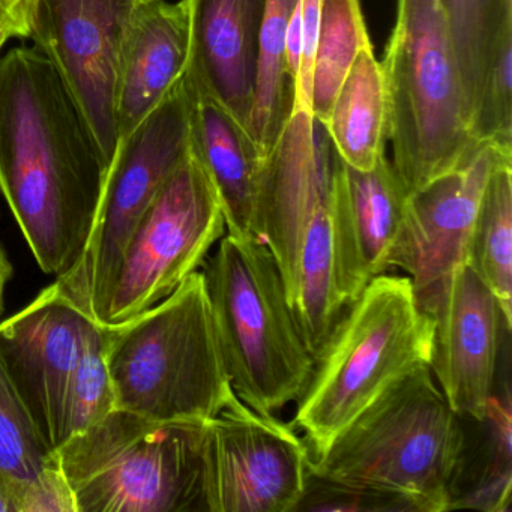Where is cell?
Segmentation results:
<instances>
[{"mask_svg":"<svg viewBox=\"0 0 512 512\" xmlns=\"http://www.w3.org/2000/svg\"><path fill=\"white\" fill-rule=\"evenodd\" d=\"M310 448L292 424L232 398L200 434L202 512H292L311 469Z\"/></svg>","mask_w":512,"mask_h":512,"instance_id":"30bf717a","label":"cell"},{"mask_svg":"<svg viewBox=\"0 0 512 512\" xmlns=\"http://www.w3.org/2000/svg\"><path fill=\"white\" fill-rule=\"evenodd\" d=\"M439 5L457 62L472 133L494 56L500 44L512 37V0H439Z\"/></svg>","mask_w":512,"mask_h":512,"instance_id":"44dd1931","label":"cell"},{"mask_svg":"<svg viewBox=\"0 0 512 512\" xmlns=\"http://www.w3.org/2000/svg\"><path fill=\"white\" fill-rule=\"evenodd\" d=\"M224 232L220 199L191 142L125 245L101 325L127 322L175 292Z\"/></svg>","mask_w":512,"mask_h":512,"instance_id":"9c48e42d","label":"cell"},{"mask_svg":"<svg viewBox=\"0 0 512 512\" xmlns=\"http://www.w3.org/2000/svg\"><path fill=\"white\" fill-rule=\"evenodd\" d=\"M200 272L239 400L265 415L298 401L316 361L268 245L256 236L227 233Z\"/></svg>","mask_w":512,"mask_h":512,"instance_id":"5b68a950","label":"cell"},{"mask_svg":"<svg viewBox=\"0 0 512 512\" xmlns=\"http://www.w3.org/2000/svg\"><path fill=\"white\" fill-rule=\"evenodd\" d=\"M202 424L113 409L56 454L77 512H202Z\"/></svg>","mask_w":512,"mask_h":512,"instance_id":"52a82bcc","label":"cell"},{"mask_svg":"<svg viewBox=\"0 0 512 512\" xmlns=\"http://www.w3.org/2000/svg\"><path fill=\"white\" fill-rule=\"evenodd\" d=\"M332 160L325 124L296 107L260 170L254 235L274 254L290 307L298 293L305 232L331 191Z\"/></svg>","mask_w":512,"mask_h":512,"instance_id":"4fadbf2b","label":"cell"},{"mask_svg":"<svg viewBox=\"0 0 512 512\" xmlns=\"http://www.w3.org/2000/svg\"><path fill=\"white\" fill-rule=\"evenodd\" d=\"M11 275H13V266H11L5 251L0 247V314H2V307H4L5 286L10 281Z\"/></svg>","mask_w":512,"mask_h":512,"instance_id":"836d02e7","label":"cell"},{"mask_svg":"<svg viewBox=\"0 0 512 512\" xmlns=\"http://www.w3.org/2000/svg\"><path fill=\"white\" fill-rule=\"evenodd\" d=\"M296 4L298 0H265L253 107L248 122V131L263 160L280 139L295 109V85L287 70L286 41Z\"/></svg>","mask_w":512,"mask_h":512,"instance_id":"7402d4cb","label":"cell"},{"mask_svg":"<svg viewBox=\"0 0 512 512\" xmlns=\"http://www.w3.org/2000/svg\"><path fill=\"white\" fill-rule=\"evenodd\" d=\"M17 512H77L76 496L59 460L16 488Z\"/></svg>","mask_w":512,"mask_h":512,"instance_id":"4dcf8cb0","label":"cell"},{"mask_svg":"<svg viewBox=\"0 0 512 512\" xmlns=\"http://www.w3.org/2000/svg\"><path fill=\"white\" fill-rule=\"evenodd\" d=\"M91 317L55 284L0 322V358L50 445H62L65 397Z\"/></svg>","mask_w":512,"mask_h":512,"instance_id":"9a60e30c","label":"cell"},{"mask_svg":"<svg viewBox=\"0 0 512 512\" xmlns=\"http://www.w3.org/2000/svg\"><path fill=\"white\" fill-rule=\"evenodd\" d=\"M370 44L359 0H320L310 106L317 121L326 124L353 61Z\"/></svg>","mask_w":512,"mask_h":512,"instance_id":"d4e9b609","label":"cell"},{"mask_svg":"<svg viewBox=\"0 0 512 512\" xmlns=\"http://www.w3.org/2000/svg\"><path fill=\"white\" fill-rule=\"evenodd\" d=\"M503 158L490 142H478L454 169L407 197L406 211L389 256L403 269L428 314L442 298L449 278L466 265L470 233L488 178Z\"/></svg>","mask_w":512,"mask_h":512,"instance_id":"7c38bea8","label":"cell"},{"mask_svg":"<svg viewBox=\"0 0 512 512\" xmlns=\"http://www.w3.org/2000/svg\"><path fill=\"white\" fill-rule=\"evenodd\" d=\"M382 71L392 166L410 194L457 167L478 143L439 0H397Z\"/></svg>","mask_w":512,"mask_h":512,"instance_id":"8992f818","label":"cell"},{"mask_svg":"<svg viewBox=\"0 0 512 512\" xmlns=\"http://www.w3.org/2000/svg\"><path fill=\"white\" fill-rule=\"evenodd\" d=\"M17 485L0 472V512H17Z\"/></svg>","mask_w":512,"mask_h":512,"instance_id":"d6a6232c","label":"cell"},{"mask_svg":"<svg viewBox=\"0 0 512 512\" xmlns=\"http://www.w3.org/2000/svg\"><path fill=\"white\" fill-rule=\"evenodd\" d=\"M191 142L223 209L227 233L254 235L257 187L263 157L247 128L208 92L188 80Z\"/></svg>","mask_w":512,"mask_h":512,"instance_id":"ac0fdd59","label":"cell"},{"mask_svg":"<svg viewBox=\"0 0 512 512\" xmlns=\"http://www.w3.org/2000/svg\"><path fill=\"white\" fill-rule=\"evenodd\" d=\"M466 265L499 302L512 326V158L494 167L470 233Z\"/></svg>","mask_w":512,"mask_h":512,"instance_id":"603a6c76","label":"cell"},{"mask_svg":"<svg viewBox=\"0 0 512 512\" xmlns=\"http://www.w3.org/2000/svg\"><path fill=\"white\" fill-rule=\"evenodd\" d=\"M434 319L430 368L449 406L461 418L482 421L496 392L503 332H511L499 302L467 265L449 278Z\"/></svg>","mask_w":512,"mask_h":512,"instance_id":"5bb4252c","label":"cell"},{"mask_svg":"<svg viewBox=\"0 0 512 512\" xmlns=\"http://www.w3.org/2000/svg\"><path fill=\"white\" fill-rule=\"evenodd\" d=\"M191 95L184 76L119 140L85 248L56 278L59 292L101 323L125 245L140 218L191 149Z\"/></svg>","mask_w":512,"mask_h":512,"instance_id":"ba28073f","label":"cell"},{"mask_svg":"<svg viewBox=\"0 0 512 512\" xmlns=\"http://www.w3.org/2000/svg\"><path fill=\"white\" fill-rule=\"evenodd\" d=\"M188 25L184 5L155 0L131 35L118 91L119 140L131 133L184 76Z\"/></svg>","mask_w":512,"mask_h":512,"instance_id":"d6986e66","label":"cell"},{"mask_svg":"<svg viewBox=\"0 0 512 512\" xmlns=\"http://www.w3.org/2000/svg\"><path fill=\"white\" fill-rule=\"evenodd\" d=\"M104 346V325L91 320L65 397L62 443L116 409Z\"/></svg>","mask_w":512,"mask_h":512,"instance_id":"83f0119b","label":"cell"},{"mask_svg":"<svg viewBox=\"0 0 512 512\" xmlns=\"http://www.w3.org/2000/svg\"><path fill=\"white\" fill-rule=\"evenodd\" d=\"M479 425L484 430L479 466L472 469L473 476L463 482L467 490L458 494L452 509L508 512L512 485V413L508 389L503 395L494 392Z\"/></svg>","mask_w":512,"mask_h":512,"instance_id":"484cf974","label":"cell"},{"mask_svg":"<svg viewBox=\"0 0 512 512\" xmlns=\"http://www.w3.org/2000/svg\"><path fill=\"white\" fill-rule=\"evenodd\" d=\"M58 461L0 358V472L25 484Z\"/></svg>","mask_w":512,"mask_h":512,"instance_id":"4316f807","label":"cell"},{"mask_svg":"<svg viewBox=\"0 0 512 512\" xmlns=\"http://www.w3.org/2000/svg\"><path fill=\"white\" fill-rule=\"evenodd\" d=\"M104 344L116 409L200 424L236 395L202 272L127 322L104 325Z\"/></svg>","mask_w":512,"mask_h":512,"instance_id":"3957f363","label":"cell"},{"mask_svg":"<svg viewBox=\"0 0 512 512\" xmlns=\"http://www.w3.org/2000/svg\"><path fill=\"white\" fill-rule=\"evenodd\" d=\"M35 4L37 0H0V10L10 23L14 38H28Z\"/></svg>","mask_w":512,"mask_h":512,"instance_id":"1f68e13d","label":"cell"},{"mask_svg":"<svg viewBox=\"0 0 512 512\" xmlns=\"http://www.w3.org/2000/svg\"><path fill=\"white\" fill-rule=\"evenodd\" d=\"M155 0H37L28 38L52 62L112 161L118 91L131 35Z\"/></svg>","mask_w":512,"mask_h":512,"instance_id":"8fae6325","label":"cell"},{"mask_svg":"<svg viewBox=\"0 0 512 512\" xmlns=\"http://www.w3.org/2000/svg\"><path fill=\"white\" fill-rule=\"evenodd\" d=\"M296 511H415L403 497L346 487L311 475Z\"/></svg>","mask_w":512,"mask_h":512,"instance_id":"f546056e","label":"cell"},{"mask_svg":"<svg viewBox=\"0 0 512 512\" xmlns=\"http://www.w3.org/2000/svg\"><path fill=\"white\" fill-rule=\"evenodd\" d=\"M347 307L335 290L329 196L317 206L305 232L298 293L292 305L302 338L316 361Z\"/></svg>","mask_w":512,"mask_h":512,"instance_id":"cb8c5ba5","label":"cell"},{"mask_svg":"<svg viewBox=\"0 0 512 512\" xmlns=\"http://www.w3.org/2000/svg\"><path fill=\"white\" fill-rule=\"evenodd\" d=\"M11 38H14L13 29H11L10 23L7 22L4 13L0 10V50Z\"/></svg>","mask_w":512,"mask_h":512,"instance_id":"e575fe53","label":"cell"},{"mask_svg":"<svg viewBox=\"0 0 512 512\" xmlns=\"http://www.w3.org/2000/svg\"><path fill=\"white\" fill-rule=\"evenodd\" d=\"M181 2L188 25L185 76L248 130L265 0Z\"/></svg>","mask_w":512,"mask_h":512,"instance_id":"e0dca14e","label":"cell"},{"mask_svg":"<svg viewBox=\"0 0 512 512\" xmlns=\"http://www.w3.org/2000/svg\"><path fill=\"white\" fill-rule=\"evenodd\" d=\"M400 176L385 155L370 170L344 163L334 149L329 218L338 299L352 304L371 280L386 274L407 205Z\"/></svg>","mask_w":512,"mask_h":512,"instance_id":"2e32d148","label":"cell"},{"mask_svg":"<svg viewBox=\"0 0 512 512\" xmlns=\"http://www.w3.org/2000/svg\"><path fill=\"white\" fill-rule=\"evenodd\" d=\"M325 127L338 157L355 169H373L385 155V80L371 44L353 61L335 95Z\"/></svg>","mask_w":512,"mask_h":512,"instance_id":"ffe728a7","label":"cell"},{"mask_svg":"<svg viewBox=\"0 0 512 512\" xmlns=\"http://www.w3.org/2000/svg\"><path fill=\"white\" fill-rule=\"evenodd\" d=\"M476 142H490L512 155V37L500 44L472 125Z\"/></svg>","mask_w":512,"mask_h":512,"instance_id":"f1b7e54d","label":"cell"},{"mask_svg":"<svg viewBox=\"0 0 512 512\" xmlns=\"http://www.w3.org/2000/svg\"><path fill=\"white\" fill-rule=\"evenodd\" d=\"M107 169L52 62L37 47L0 56V191L46 274L61 277L82 254Z\"/></svg>","mask_w":512,"mask_h":512,"instance_id":"6da1fadb","label":"cell"},{"mask_svg":"<svg viewBox=\"0 0 512 512\" xmlns=\"http://www.w3.org/2000/svg\"><path fill=\"white\" fill-rule=\"evenodd\" d=\"M434 319L422 310L410 278L382 274L347 305L290 424L311 457L335 439L395 380L430 365Z\"/></svg>","mask_w":512,"mask_h":512,"instance_id":"277c9868","label":"cell"},{"mask_svg":"<svg viewBox=\"0 0 512 512\" xmlns=\"http://www.w3.org/2000/svg\"><path fill=\"white\" fill-rule=\"evenodd\" d=\"M464 419L421 365L388 386L322 457L316 478L403 497L418 512L451 509L466 448Z\"/></svg>","mask_w":512,"mask_h":512,"instance_id":"7a4b0ae2","label":"cell"}]
</instances>
